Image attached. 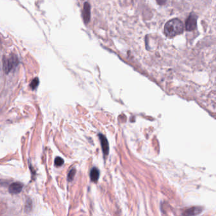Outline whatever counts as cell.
Instances as JSON below:
<instances>
[{
    "label": "cell",
    "instance_id": "1",
    "mask_svg": "<svg viewBox=\"0 0 216 216\" xmlns=\"http://www.w3.org/2000/svg\"><path fill=\"white\" fill-rule=\"evenodd\" d=\"M184 30V25L182 22L174 19L167 22L164 27V32L167 36L172 37L181 34Z\"/></svg>",
    "mask_w": 216,
    "mask_h": 216
},
{
    "label": "cell",
    "instance_id": "2",
    "mask_svg": "<svg viewBox=\"0 0 216 216\" xmlns=\"http://www.w3.org/2000/svg\"><path fill=\"white\" fill-rule=\"evenodd\" d=\"M19 63V58L17 55L11 54L9 57H3V69L5 74H9L11 71L15 68Z\"/></svg>",
    "mask_w": 216,
    "mask_h": 216
},
{
    "label": "cell",
    "instance_id": "3",
    "mask_svg": "<svg viewBox=\"0 0 216 216\" xmlns=\"http://www.w3.org/2000/svg\"><path fill=\"white\" fill-rule=\"evenodd\" d=\"M197 16L195 14H190L185 22V28L187 31H193L197 27Z\"/></svg>",
    "mask_w": 216,
    "mask_h": 216
},
{
    "label": "cell",
    "instance_id": "4",
    "mask_svg": "<svg viewBox=\"0 0 216 216\" xmlns=\"http://www.w3.org/2000/svg\"><path fill=\"white\" fill-rule=\"evenodd\" d=\"M91 7L90 4L86 2L84 4L83 7V18L84 20V23L87 24L90 20V16H91Z\"/></svg>",
    "mask_w": 216,
    "mask_h": 216
},
{
    "label": "cell",
    "instance_id": "5",
    "mask_svg": "<svg viewBox=\"0 0 216 216\" xmlns=\"http://www.w3.org/2000/svg\"><path fill=\"white\" fill-rule=\"evenodd\" d=\"M23 185L19 182H15L11 184L8 188V191L12 194H18L22 190Z\"/></svg>",
    "mask_w": 216,
    "mask_h": 216
},
{
    "label": "cell",
    "instance_id": "6",
    "mask_svg": "<svg viewBox=\"0 0 216 216\" xmlns=\"http://www.w3.org/2000/svg\"><path fill=\"white\" fill-rule=\"evenodd\" d=\"M99 138H100V142H101V148H102V150H103V152L105 155H108L109 152V143H108L107 139L104 136V135L101 134H99Z\"/></svg>",
    "mask_w": 216,
    "mask_h": 216
},
{
    "label": "cell",
    "instance_id": "7",
    "mask_svg": "<svg viewBox=\"0 0 216 216\" xmlns=\"http://www.w3.org/2000/svg\"><path fill=\"white\" fill-rule=\"evenodd\" d=\"M100 176V172L99 170L96 168V167H93L91 169L90 172V177L91 180L93 182H97Z\"/></svg>",
    "mask_w": 216,
    "mask_h": 216
},
{
    "label": "cell",
    "instance_id": "8",
    "mask_svg": "<svg viewBox=\"0 0 216 216\" xmlns=\"http://www.w3.org/2000/svg\"><path fill=\"white\" fill-rule=\"evenodd\" d=\"M39 84V79L37 77H36L34 78L33 80H32L31 83V84H30V86L31 88H32V90H34L35 89L37 88V86H38Z\"/></svg>",
    "mask_w": 216,
    "mask_h": 216
},
{
    "label": "cell",
    "instance_id": "9",
    "mask_svg": "<svg viewBox=\"0 0 216 216\" xmlns=\"http://www.w3.org/2000/svg\"><path fill=\"white\" fill-rule=\"evenodd\" d=\"M54 164L57 167H61L64 164V160L62 158L60 157V156H57L55 159V162H54Z\"/></svg>",
    "mask_w": 216,
    "mask_h": 216
},
{
    "label": "cell",
    "instance_id": "10",
    "mask_svg": "<svg viewBox=\"0 0 216 216\" xmlns=\"http://www.w3.org/2000/svg\"><path fill=\"white\" fill-rule=\"evenodd\" d=\"M75 172H76V171H75V170L74 169L71 170V171L69 172V173L68 174V180L69 181H72L74 180V177L75 176Z\"/></svg>",
    "mask_w": 216,
    "mask_h": 216
},
{
    "label": "cell",
    "instance_id": "11",
    "mask_svg": "<svg viewBox=\"0 0 216 216\" xmlns=\"http://www.w3.org/2000/svg\"><path fill=\"white\" fill-rule=\"evenodd\" d=\"M156 2H157L158 4H159L160 5H162L165 3L166 0H156Z\"/></svg>",
    "mask_w": 216,
    "mask_h": 216
}]
</instances>
